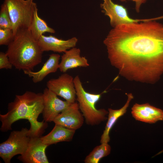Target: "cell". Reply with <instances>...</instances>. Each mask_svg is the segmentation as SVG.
I'll use <instances>...</instances> for the list:
<instances>
[{"instance_id": "6da1fadb", "label": "cell", "mask_w": 163, "mask_h": 163, "mask_svg": "<svg viewBox=\"0 0 163 163\" xmlns=\"http://www.w3.org/2000/svg\"><path fill=\"white\" fill-rule=\"evenodd\" d=\"M163 16L113 28L103 41L111 65L128 79L154 83L163 74Z\"/></svg>"}, {"instance_id": "7a4b0ae2", "label": "cell", "mask_w": 163, "mask_h": 163, "mask_svg": "<svg viewBox=\"0 0 163 163\" xmlns=\"http://www.w3.org/2000/svg\"><path fill=\"white\" fill-rule=\"evenodd\" d=\"M43 109V93L27 91L22 95H16L14 100L8 104V112L0 114L1 131L11 130L12 124L22 119L28 120L29 130L32 136H40L46 126L44 121L37 120Z\"/></svg>"}, {"instance_id": "3957f363", "label": "cell", "mask_w": 163, "mask_h": 163, "mask_svg": "<svg viewBox=\"0 0 163 163\" xmlns=\"http://www.w3.org/2000/svg\"><path fill=\"white\" fill-rule=\"evenodd\" d=\"M43 52L29 29H22L17 32L5 53L16 69L32 71L41 62Z\"/></svg>"}, {"instance_id": "277c9868", "label": "cell", "mask_w": 163, "mask_h": 163, "mask_svg": "<svg viewBox=\"0 0 163 163\" xmlns=\"http://www.w3.org/2000/svg\"><path fill=\"white\" fill-rule=\"evenodd\" d=\"M76 91L77 100L79 109L89 125H98L107 119L106 115L108 111L104 109H97L96 103L100 100L101 94H94L87 92L83 88L78 75L74 78Z\"/></svg>"}, {"instance_id": "5b68a950", "label": "cell", "mask_w": 163, "mask_h": 163, "mask_svg": "<svg viewBox=\"0 0 163 163\" xmlns=\"http://www.w3.org/2000/svg\"><path fill=\"white\" fill-rule=\"evenodd\" d=\"M11 20L14 35L19 30L29 29L36 4L33 0H4Z\"/></svg>"}, {"instance_id": "8992f818", "label": "cell", "mask_w": 163, "mask_h": 163, "mask_svg": "<svg viewBox=\"0 0 163 163\" xmlns=\"http://www.w3.org/2000/svg\"><path fill=\"white\" fill-rule=\"evenodd\" d=\"M32 136L29 129L26 128L11 132L8 139L0 144V156L4 162L10 163L15 155H23Z\"/></svg>"}, {"instance_id": "52a82bcc", "label": "cell", "mask_w": 163, "mask_h": 163, "mask_svg": "<svg viewBox=\"0 0 163 163\" xmlns=\"http://www.w3.org/2000/svg\"><path fill=\"white\" fill-rule=\"evenodd\" d=\"M74 78L68 74L63 73L58 78L48 81L47 88L69 103H74L76 96Z\"/></svg>"}, {"instance_id": "ba28073f", "label": "cell", "mask_w": 163, "mask_h": 163, "mask_svg": "<svg viewBox=\"0 0 163 163\" xmlns=\"http://www.w3.org/2000/svg\"><path fill=\"white\" fill-rule=\"evenodd\" d=\"M100 7L103 12L109 18L110 25L113 28L121 24L145 21L149 19H133L130 18L126 8L114 3L112 0H103Z\"/></svg>"}, {"instance_id": "9c48e42d", "label": "cell", "mask_w": 163, "mask_h": 163, "mask_svg": "<svg viewBox=\"0 0 163 163\" xmlns=\"http://www.w3.org/2000/svg\"><path fill=\"white\" fill-rule=\"evenodd\" d=\"M43 109L42 112L45 122L53 121L54 119L71 104L59 99L53 92L46 88L43 93Z\"/></svg>"}, {"instance_id": "30bf717a", "label": "cell", "mask_w": 163, "mask_h": 163, "mask_svg": "<svg viewBox=\"0 0 163 163\" xmlns=\"http://www.w3.org/2000/svg\"><path fill=\"white\" fill-rule=\"evenodd\" d=\"M77 102L71 104L53 120L55 124L76 130L83 124L84 117Z\"/></svg>"}, {"instance_id": "8fae6325", "label": "cell", "mask_w": 163, "mask_h": 163, "mask_svg": "<svg viewBox=\"0 0 163 163\" xmlns=\"http://www.w3.org/2000/svg\"><path fill=\"white\" fill-rule=\"evenodd\" d=\"M48 146L42 142L40 136H33L26 151L18 158L25 163H48L45 153Z\"/></svg>"}, {"instance_id": "7c38bea8", "label": "cell", "mask_w": 163, "mask_h": 163, "mask_svg": "<svg viewBox=\"0 0 163 163\" xmlns=\"http://www.w3.org/2000/svg\"><path fill=\"white\" fill-rule=\"evenodd\" d=\"M78 40L73 37L67 40L59 39L55 36L42 35L38 40L39 45L42 51H53L55 52L64 53L75 46Z\"/></svg>"}, {"instance_id": "4fadbf2b", "label": "cell", "mask_w": 163, "mask_h": 163, "mask_svg": "<svg viewBox=\"0 0 163 163\" xmlns=\"http://www.w3.org/2000/svg\"><path fill=\"white\" fill-rule=\"evenodd\" d=\"M131 110L133 117L138 121L153 123L163 120V110L148 103H136Z\"/></svg>"}, {"instance_id": "5bb4252c", "label": "cell", "mask_w": 163, "mask_h": 163, "mask_svg": "<svg viewBox=\"0 0 163 163\" xmlns=\"http://www.w3.org/2000/svg\"><path fill=\"white\" fill-rule=\"evenodd\" d=\"M80 50L75 47L65 52L61 57L59 68L65 73L69 69L78 67H86L89 65L87 59L80 55Z\"/></svg>"}, {"instance_id": "9a60e30c", "label": "cell", "mask_w": 163, "mask_h": 163, "mask_svg": "<svg viewBox=\"0 0 163 163\" xmlns=\"http://www.w3.org/2000/svg\"><path fill=\"white\" fill-rule=\"evenodd\" d=\"M60 58V56L59 54H52L39 71L34 72L32 70H24V72L30 77L32 78L34 83L39 82L49 74L57 71L59 68Z\"/></svg>"}, {"instance_id": "2e32d148", "label": "cell", "mask_w": 163, "mask_h": 163, "mask_svg": "<svg viewBox=\"0 0 163 163\" xmlns=\"http://www.w3.org/2000/svg\"><path fill=\"white\" fill-rule=\"evenodd\" d=\"M75 130L55 124L51 131L47 135L41 137L42 142L48 146L60 142L72 140Z\"/></svg>"}, {"instance_id": "e0dca14e", "label": "cell", "mask_w": 163, "mask_h": 163, "mask_svg": "<svg viewBox=\"0 0 163 163\" xmlns=\"http://www.w3.org/2000/svg\"><path fill=\"white\" fill-rule=\"evenodd\" d=\"M127 95L128 98L126 102L122 108L117 110H114L110 108L108 109L107 121L104 130L101 137V143H108L110 141L109 134L111 129L117 119L126 113L130 102L133 98V96L132 94H127Z\"/></svg>"}, {"instance_id": "ac0fdd59", "label": "cell", "mask_w": 163, "mask_h": 163, "mask_svg": "<svg viewBox=\"0 0 163 163\" xmlns=\"http://www.w3.org/2000/svg\"><path fill=\"white\" fill-rule=\"evenodd\" d=\"M29 29L32 36L37 41L43 34L46 32L51 33L55 32L54 29L49 27L46 22L39 17L37 7L34 10L32 21Z\"/></svg>"}, {"instance_id": "d6986e66", "label": "cell", "mask_w": 163, "mask_h": 163, "mask_svg": "<svg viewBox=\"0 0 163 163\" xmlns=\"http://www.w3.org/2000/svg\"><path fill=\"white\" fill-rule=\"evenodd\" d=\"M111 149V147L108 143H101L86 156L84 162L85 163H98L101 159L110 153Z\"/></svg>"}, {"instance_id": "ffe728a7", "label": "cell", "mask_w": 163, "mask_h": 163, "mask_svg": "<svg viewBox=\"0 0 163 163\" xmlns=\"http://www.w3.org/2000/svg\"><path fill=\"white\" fill-rule=\"evenodd\" d=\"M12 25L8 7L4 2L0 11V28L12 29Z\"/></svg>"}, {"instance_id": "44dd1931", "label": "cell", "mask_w": 163, "mask_h": 163, "mask_svg": "<svg viewBox=\"0 0 163 163\" xmlns=\"http://www.w3.org/2000/svg\"><path fill=\"white\" fill-rule=\"evenodd\" d=\"M11 29L0 28V45H8L14 37Z\"/></svg>"}, {"instance_id": "7402d4cb", "label": "cell", "mask_w": 163, "mask_h": 163, "mask_svg": "<svg viewBox=\"0 0 163 163\" xmlns=\"http://www.w3.org/2000/svg\"><path fill=\"white\" fill-rule=\"evenodd\" d=\"M13 65L6 53L0 52V69H11Z\"/></svg>"}, {"instance_id": "603a6c76", "label": "cell", "mask_w": 163, "mask_h": 163, "mask_svg": "<svg viewBox=\"0 0 163 163\" xmlns=\"http://www.w3.org/2000/svg\"><path fill=\"white\" fill-rule=\"evenodd\" d=\"M121 2H125L129 0H119ZM135 3V9L137 12H139L141 5L145 3L147 0H130Z\"/></svg>"}]
</instances>
